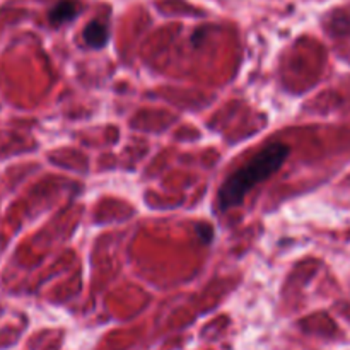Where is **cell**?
Returning a JSON list of instances; mask_svg holds the SVG:
<instances>
[{"label": "cell", "mask_w": 350, "mask_h": 350, "mask_svg": "<svg viewBox=\"0 0 350 350\" xmlns=\"http://www.w3.org/2000/svg\"><path fill=\"white\" fill-rule=\"evenodd\" d=\"M289 146L282 142H273L260 150L248 164L239 167L234 174L226 180L217 195V204L221 211L238 207L243 204L248 191L255 185L269 180L272 174L282 167L286 159L289 157Z\"/></svg>", "instance_id": "1"}, {"label": "cell", "mask_w": 350, "mask_h": 350, "mask_svg": "<svg viewBox=\"0 0 350 350\" xmlns=\"http://www.w3.org/2000/svg\"><path fill=\"white\" fill-rule=\"evenodd\" d=\"M79 9L74 0H58L50 10V23L53 26H60V24L75 19Z\"/></svg>", "instance_id": "3"}, {"label": "cell", "mask_w": 350, "mask_h": 350, "mask_svg": "<svg viewBox=\"0 0 350 350\" xmlns=\"http://www.w3.org/2000/svg\"><path fill=\"white\" fill-rule=\"evenodd\" d=\"M82 36H84L85 43H88L89 46L98 48L99 50V48L106 46V43H108L109 29L105 23H101V21H91V23L84 27V34H82Z\"/></svg>", "instance_id": "2"}]
</instances>
